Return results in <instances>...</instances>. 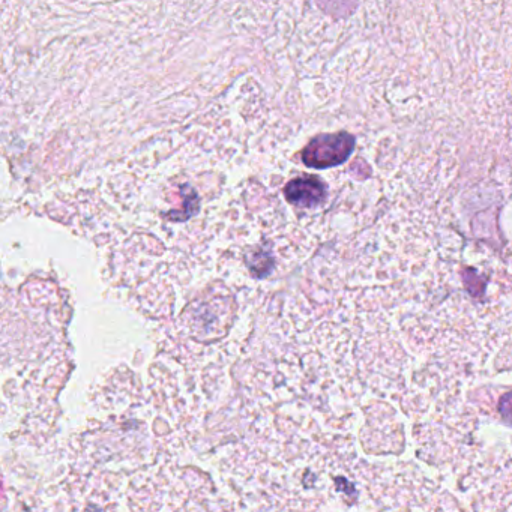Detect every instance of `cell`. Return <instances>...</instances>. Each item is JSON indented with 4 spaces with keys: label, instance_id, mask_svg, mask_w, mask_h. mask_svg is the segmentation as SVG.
<instances>
[{
    "label": "cell",
    "instance_id": "cell-2",
    "mask_svg": "<svg viewBox=\"0 0 512 512\" xmlns=\"http://www.w3.org/2000/svg\"><path fill=\"white\" fill-rule=\"evenodd\" d=\"M284 196L290 205L311 209L322 205L328 196V188L316 176H301L292 179L284 187Z\"/></svg>",
    "mask_w": 512,
    "mask_h": 512
},
{
    "label": "cell",
    "instance_id": "cell-1",
    "mask_svg": "<svg viewBox=\"0 0 512 512\" xmlns=\"http://www.w3.org/2000/svg\"><path fill=\"white\" fill-rule=\"evenodd\" d=\"M353 149L355 137L350 134H320L305 146L302 161L310 169H329L347 161Z\"/></svg>",
    "mask_w": 512,
    "mask_h": 512
}]
</instances>
